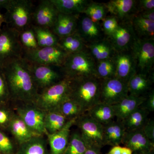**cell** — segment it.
Returning <instances> with one entry per match:
<instances>
[{
	"label": "cell",
	"mask_w": 154,
	"mask_h": 154,
	"mask_svg": "<svg viewBox=\"0 0 154 154\" xmlns=\"http://www.w3.org/2000/svg\"><path fill=\"white\" fill-rule=\"evenodd\" d=\"M11 101L34 103L38 96L29 63L23 57L12 61L3 69Z\"/></svg>",
	"instance_id": "6da1fadb"
},
{
	"label": "cell",
	"mask_w": 154,
	"mask_h": 154,
	"mask_svg": "<svg viewBox=\"0 0 154 154\" xmlns=\"http://www.w3.org/2000/svg\"><path fill=\"white\" fill-rule=\"evenodd\" d=\"M100 80L98 77L71 80L69 98L81 106L85 113L100 102Z\"/></svg>",
	"instance_id": "7a4b0ae2"
},
{
	"label": "cell",
	"mask_w": 154,
	"mask_h": 154,
	"mask_svg": "<svg viewBox=\"0 0 154 154\" xmlns=\"http://www.w3.org/2000/svg\"><path fill=\"white\" fill-rule=\"evenodd\" d=\"M61 69L64 78L71 80L98 77L96 61L86 49L68 54Z\"/></svg>",
	"instance_id": "3957f363"
},
{
	"label": "cell",
	"mask_w": 154,
	"mask_h": 154,
	"mask_svg": "<svg viewBox=\"0 0 154 154\" xmlns=\"http://www.w3.org/2000/svg\"><path fill=\"white\" fill-rule=\"evenodd\" d=\"M34 7L30 0H12L3 14L6 25L20 32L32 25Z\"/></svg>",
	"instance_id": "277c9868"
},
{
	"label": "cell",
	"mask_w": 154,
	"mask_h": 154,
	"mask_svg": "<svg viewBox=\"0 0 154 154\" xmlns=\"http://www.w3.org/2000/svg\"><path fill=\"white\" fill-rule=\"evenodd\" d=\"M71 80L64 78L56 84L38 93L34 104L45 112L55 110L69 98Z\"/></svg>",
	"instance_id": "5b68a950"
},
{
	"label": "cell",
	"mask_w": 154,
	"mask_h": 154,
	"mask_svg": "<svg viewBox=\"0 0 154 154\" xmlns=\"http://www.w3.org/2000/svg\"><path fill=\"white\" fill-rule=\"evenodd\" d=\"M19 32L7 25L0 30V68L3 69L14 60L22 57L23 48Z\"/></svg>",
	"instance_id": "8992f818"
},
{
	"label": "cell",
	"mask_w": 154,
	"mask_h": 154,
	"mask_svg": "<svg viewBox=\"0 0 154 154\" xmlns=\"http://www.w3.org/2000/svg\"><path fill=\"white\" fill-rule=\"evenodd\" d=\"M15 113L22 119L30 130L38 135H46L44 122L46 112L34 103L11 101Z\"/></svg>",
	"instance_id": "52a82bcc"
},
{
	"label": "cell",
	"mask_w": 154,
	"mask_h": 154,
	"mask_svg": "<svg viewBox=\"0 0 154 154\" xmlns=\"http://www.w3.org/2000/svg\"><path fill=\"white\" fill-rule=\"evenodd\" d=\"M68 54L58 45L23 50L22 57L30 63L62 66Z\"/></svg>",
	"instance_id": "ba28073f"
},
{
	"label": "cell",
	"mask_w": 154,
	"mask_h": 154,
	"mask_svg": "<svg viewBox=\"0 0 154 154\" xmlns=\"http://www.w3.org/2000/svg\"><path fill=\"white\" fill-rule=\"evenodd\" d=\"M74 125L78 127L83 139L88 147L102 148L105 146L103 125L95 121L87 113H84L76 119Z\"/></svg>",
	"instance_id": "9c48e42d"
},
{
	"label": "cell",
	"mask_w": 154,
	"mask_h": 154,
	"mask_svg": "<svg viewBox=\"0 0 154 154\" xmlns=\"http://www.w3.org/2000/svg\"><path fill=\"white\" fill-rule=\"evenodd\" d=\"M137 73H150L154 64V40L138 38L131 50Z\"/></svg>",
	"instance_id": "30bf717a"
},
{
	"label": "cell",
	"mask_w": 154,
	"mask_h": 154,
	"mask_svg": "<svg viewBox=\"0 0 154 154\" xmlns=\"http://www.w3.org/2000/svg\"><path fill=\"white\" fill-rule=\"evenodd\" d=\"M28 63L33 81L38 93L64 78L61 66L43 65L29 62Z\"/></svg>",
	"instance_id": "8fae6325"
},
{
	"label": "cell",
	"mask_w": 154,
	"mask_h": 154,
	"mask_svg": "<svg viewBox=\"0 0 154 154\" xmlns=\"http://www.w3.org/2000/svg\"><path fill=\"white\" fill-rule=\"evenodd\" d=\"M128 95V83L115 77L100 80V102L113 105Z\"/></svg>",
	"instance_id": "7c38bea8"
},
{
	"label": "cell",
	"mask_w": 154,
	"mask_h": 154,
	"mask_svg": "<svg viewBox=\"0 0 154 154\" xmlns=\"http://www.w3.org/2000/svg\"><path fill=\"white\" fill-rule=\"evenodd\" d=\"M117 29L108 36L110 42L116 52L130 51L137 38L134 30L131 21L119 22Z\"/></svg>",
	"instance_id": "4fadbf2b"
},
{
	"label": "cell",
	"mask_w": 154,
	"mask_h": 154,
	"mask_svg": "<svg viewBox=\"0 0 154 154\" xmlns=\"http://www.w3.org/2000/svg\"><path fill=\"white\" fill-rule=\"evenodd\" d=\"M59 14L51 0H42L33 10L32 25L51 30Z\"/></svg>",
	"instance_id": "5bb4252c"
},
{
	"label": "cell",
	"mask_w": 154,
	"mask_h": 154,
	"mask_svg": "<svg viewBox=\"0 0 154 154\" xmlns=\"http://www.w3.org/2000/svg\"><path fill=\"white\" fill-rule=\"evenodd\" d=\"M122 143L131 149L132 154H147L154 151V143L146 137L143 129L126 131Z\"/></svg>",
	"instance_id": "9a60e30c"
},
{
	"label": "cell",
	"mask_w": 154,
	"mask_h": 154,
	"mask_svg": "<svg viewBox=\"0 0 154 154\" xmlns=\"http://www.w3.org/2000/svg\"><path fill=\"white\" fill-rule=\"evenodd\" d=\"M113 58L115 64V78L128 82L131 78L137 73L131 51L116 52Z\"/></svg>",
	"instance_id": "2e32d148"
},
{
	"label": "cell",
	"mask_w": 154,
	"mask_h": 154,
	"mask_svg": "<svg viewBox=\"0 0 154 154\" xmlns=\"http://www.w3.org/2000/svg\"><path fill=\"white\" fill-rule=\"evenodd\" d=\"M137 1L134 0H111L104 5L107 12L119 22L131 21L137 13Z\"/></svg>",
	"instance_id": "e0dca14e"
},
{
	"label": "cell",
	"mask_w": 154,
	"mask_h": 154,
	"mask_svg": "<svg viewBox=\"0 0 154 154\" xmlns=\"http://www.w3.org/2000/svg\"><path fill=\"white\" fill-rule=\"evenodd\" d=\"M77 32L86 45L104 39V32L99 23L93 22L84 14L79 18Z\"/></svg>",
	"instance_id": "ac0fdd59"
},
{
	"label": "cell",
	"mask_w": 154,
	"mask_h": 154,
	"mask_svg": "<svg viewBox=\"0 0 154 154\" xmlns=\"http://www.w3.org/2000/svg\"><path fill=\"white\" fill-rule=\"evenodd\" d=\"M76 119L69 120L63 128L58 132L46 135L49 146V154L65 153L71 132V128L74 125Z\"/></svg>",
	"instance_id": "d6986e66"
},
{
	"label": "cell",
	"mask_w": 154,
	"mask_h": 154,
	"mask_svg": "<svg viewBox=\"0 0 154 154\" xmlns=\"http://www.w3.org/2000/svg\"><path fill=\"white\" fill-rule=\"evenodd\" d=\"M80 15L59 13L51 30L59 38L75 33Z\"/></svg>",
	"instance_id": "ffe728a7"
},
{
	"label": "cell",
	"mask_w": 154,
	"mask_h": 154,
	"mask_svg": "<svg viewBox=\"0 0 154 154\" xmlns=\"http://www.w3.org/2000/svg\"><path fill=\"white\" fill-rule=\"evenodd\" d=\"M150 73H136L128 82V95L135 96H145L151 91L154 77Z\"/></svg>",
	"instance_id": "44dd1931"
},
{
	"label": "cell",
	"mask_w": 154,
	"mask_h": 154,
	"mask_svg": "<svg viewBox=\"0 0 154 154\" xmlns=\"http://www.w3.org/2000/svg\"><path fill=\"white\" fill-rule=\"evenodd\" d=\"M146 96H135L128 95L118 103L112 105L116 120L123 121L131 113L140 107L146 100Z\"/></svg>",
	"instance_id": "7402d4cb"
},
{
	"label": "cell",
	"mask_w": 154,
	"mask_h": 154,
	"mask_svg": "<svg viewBox=\"0 0 154 154\" xmlns=\"http://www.w3.org/2000/svg\"><path fill=\"white\" fill-rule=\"evenodd\" d=\"M8 131L11 133L12 138L18 145L27 141L35 136L38 135L30 130L22 119L15 112L10 122Z\"/></svg>",
	"instance_id": "603a6c76"
},
{
	"label": "cell",
	"mask_w": 154,
	"mask_h": 154,
	"mask_svg": "<svg viewBox=\"0 0 154 154\" xmlns=\"http://www.w3.org/2000/svg\"><path fill=\"white\" fill-rule=\"evenodd\" d=\"M103 132L105 145L114 146L122 143L126 130L122 122L113 120L103 125Z\"/></svg>",
	"instance_id": "cb8c5ba5"
},
{
	"label": "cell",
	"mask_w": 154,
	"mask_h": 154,
	"mask_svg": "<svg viewBox=\"0 0 154 154\" xmlns=\"http://www.w3.org/2000/svg\"><path fill=\"white\" fill-rule=\"evenodd\" d=\"M45 136L36 135L18 146L15 154H49L47 138Z\"/></svg>",
	"instance_id": "d4e9b609"
},
{
	"label": "cell",
	"mask_w": 154,
	"mask_h": 154,
	"mask_svg": "<svg viewBox=\"0 0 154 154\" xmlns=\"http://www.w3.org/2000/svg\"><path fill=\"white\" fill-rule=\"evenodd\" d=\"M89 53L96 62L113 58L116 52L107 39H102L87 45Z\"/></svg>",
	"instance_id": "484cf974"
},
{
	"label": "cell",
	"mask_w": 154,
	"mask_h": 154,
	"mask_svg": "<svg viewBox=\"0 0 154 154\" xmlns=\"http://www.w3.org/2000/svg\"><path fill=\"white\" fill-rule=\"evenodd\" d=\"M88 115L104 125L111 122L115 117L112 105L99 102L88 111Z\"/></svg>",
	"instance_id": "4316f807"
},
{
	"label": "cell",
	"mask_w": 154,
	"mask_h": 154,
	"mask_svg": "<svg viewBox=\"0 0 154 154\" xmlns=\"http://www.w3.org/2000/svg\"><path fill=\"white\" fill-rule=\"evenodd\" d=\"M59 13L68 14H83L91 2L87 0H51Z\"/></svg>",
	"instance_id": "83f0119b"
},
{
	"label": "cell",
	"mask_w": 154,
	"mask_h": 154,
	"mask_svg": "<svg viewBox=\"0 0 154 154\" xmlns=\"http://www.w3.org/2000/svg\"><path fill=\"white\" fill-rule=\"evenodd\" d=\"M149 112L139 107L131 113L122 122L126 131H132L143 128L149 120L148 116Z\"/></svg>",
	"instance_id": "f1b7e54d"
},
{
	"label": "cell",
	"mask_w": 154,
	"mask_h": 154,
	"mask_svg": "<svg viewBox=\"0 0 154 154\" xmlns=\"http://www.w3.org/2000/svg\"><path fill=\"white\" fill-rule=\"evenodd\" d=\"M131 22L138 38L154 40V22L136 14L131 19Z\"/></svg>",
	"instance_id": "f546056e"
},
{
	"label": "cell",
	"mask_w": 154,
	"mask_h": 154,
	"mask_svg": "<svg viewBox=\"0 0 154 154\" xmlns=\"http://www.w3.org/2000/svg\"><path fill=\"white\" fill-rule=\"evenodd\" d=\"M58 45L68 54L80 52L86 50L87 45L77 33L59 38Z\"/></svg>",
	"instance_id": "4dcf8cb0"
},
{
	"label": "cell",
	"mask_w": 154,
	"mask_h": 154,
	"mask_svg": "<svg viewBox=\"0 0 154 154\" xmlns=\"http://www.w3.org/2000/svg\"><path fill=\"white\" fill-rule=\"evenodd\" d=\"M67 120L62 114L56 110L46 112L45 118V128L46 134L55 133L62 129Z\"/></svg>",
	"instance_id": "1f68e13d"
},
{
	"label": "cell",
	"mask_w": 154,
	"mask_h": 154,
	"mask_svg": "<svg viewBox=\"0 0 154 154\" xmlns=\"http://www.w3.org/2000/svg\"><path fill=\"white\" fill-rule=\"evenodd\" d=\"M38 47L57 46L59 38L48 28H42L32 25Z\"/></svg>",
	"instance_id": "d6a6232c"
},
{
	"label": "cell",
	"mask_w": 154,
	"mask_h": 154,
	"mask_svg": "<svg viewBox=\"0 0 154 154\" xmlns=\"http://www.w3.org/2000/svg\"><path fill=\"white\" fill-rule=\"evenodd\" d=\"M54 110L62 114L68 120L76 119L85 113L81 106L70 98L65 100Z\"/></svg>",
	"instance_id": "836d02e7"
},
{
	"label": "cell",
	"mask_w": 154,
	"mask_h": 154,
	"mask_svg": "<svg viewBox=\"0 0 154 154\" xmlns=\"http://www.w3.org/2000/svg\"><path fill=\"white\" fill-rule=\"evenodd\" d=\"M88 148L79 131H75L71 132L65 154H85Z\"/></svg>",
	"instance_id": "e575fe53"
},
{
	"label": "cell",
	"mask_w": 154,
	"mask_h": 154,
	"mask_svg": "<svg viewBox=\"0 0 154 154\" xmlns=\"http://www.w3.org/2000/svg\"><path fill=\"white\" fill-rule=\"evenodd\" d=\"M113 57L96 62V72L99 79H106L115 77V64Z\"/></svg>",
	"instance_id": "d590c367"
},
{
	"label": "cell",
	"mask_w": 154,
	"mask_h": 154,
	"mask_svg": "<svg viewBox=\"0 0 154 154\" xmlns=\"http://www.w3.org/2000/svg\"><path fill=\"white\" fill-rule=\"evenodd\" d=\"M107 11L104 4L91 2L86 8L83 14L93 22L99 23L106 17Z\"/></svg>",
	"instance_id": "8d00e7d4"
},
{
	"label": "cell",
	"mask_w": 154,
	"mask_h": 154,
	"mask_svg": "<svg viewBox=\"0 0 154 154\" xmlns=\"http://www.w3.org/2000/svg\"><path fill=\"white\" fill-rule=\"evenodd\" d=\"M19 38L23 50L31 51L39 48L32 25L19 32Z\"/></svg>",
	"instance_id": "74e56055"
},
{
	"label": "cell",
	"mask_w": 154,
	"mask_h": 154,
	"mask_svg": "<svg viewBox=\"0 0 154 154\" xmlns=\"http://www.w3.org/2000/svg\"><path fill=\"white\" fill-rule=\"evenodd\" d=\"M18 144L2 130L0 129V154H15Z\"/></svg>",
	"instance_id": "f35d334b"
},
{
	"label": "cell",
	"mask_w": 154,
	"mask_h": 154,
	"mask_svg": "<svg viewBox=\"0 0 154 154\" xmlns=\"http://www.w3.org/2000/svg\"><path fill=\"white\" fill-rule=\"evenodd\" d=\"M10 102L0 104V129L4 131H8L10 122L15 113L12 105H9Z\"/></svg>",
	"instance_id": "ab89813d"
},
{
	"label": "cell",
	"mask_w": 154,
	"mask_h": 154,
	"mask_svg": "<svg viewBox=\"0 0 154 154\" xmlns=\"http://www.w3.org/2000/svg\"><path fill=\"white\" fill-rule=\"evenodd\" d=\"M11 98L3 69L0 68V104L8 103Z\"/></svg>",
	"instance_id": "60d3db41"
},
{
	"label": "cell",
	"mask_w": 154,
	"mask_h": 154,
	"mask_svg": "<svg viewBox=\"0 0 154 154\" xmlns=\"http://www.w3.org/2000/svg\"><path fill=\"white\" fill-rule=\"evenodd\" d=\"M102 29L105 35L110 36L117 29L119 21L115 17H105L102 21Z\"/></svg>",
	"instance_id": "b9f144b4"
},
{
	"label": "cell",
	"mask_w": 154,
	"mask_h": 154,
	"mask_svg": "<svg viewBox=\"0 0 154 154\" xmlns=\"http://www.w3.org/2000/svg\"><path fill=\"white\" fill-rule=\"evenodd\" d=\"M140 107L147 110L148 112L154 111V91L152 90L147 95L146 100L140 106Z\"/></svg>",
	"instance_id": "7bdbcfd3"
},
{
	"label": "cell",
	"mask_w": 154,
	"mask_h": 154,
	"mask_svg": "<svg viewBox=\"0 0 154 154\" xmlns=\"http://www.w3.org/2000/svg\"><path fill=\"white\" fill-rule=\"evenodd\" d=\"M154 10V0H140L137 1V13L143 11Z\"/></svg>",
	"instance_id": "ee69618b"
},
{
	"label": "cell",
	"mask_w": 154,
	"mask_h": 154,
	"mask_svg": "<svg viewBox=\"0 0 154 154\" xmlns=\"http://www.w3.org/2000/svg\"><path fill=\"white\" fill-rule=\"evenodd\" d=\"M144 133L152 142L154 143V121L153 119H149L143 128Z\"/></svg>",
	"instance_id": "f6af8a7d"
},
{
	"label": "cell",
	"mask_w": 154,
	"mask_h": 154,
	"mask_svg": "<svg viewBox=\"0 0 154 154\" xmlns=\"http://www.w3.org/2000/svg\"><path fill=\"white\" fill-rule=\"evenodd\" d=\"M138 16L147 20L154 22V10L152 11H143L136 14Z\"/></svg>",
	"instance_id": "bcb514c9"
},
{
	"label": "cell",
	"mask_w": 154,
	"mask_h": 154,
	"mask_svg": "<svg viewBox=\"0 0 154 154\" xmlns=\"http://www.w3.org/2000/svg\"><path fill=\"white\" fill-rule=\"evenodd\" d=\"M85 154H102L101 149L95 147H88Z\"/></svg>",
	"instance_id": "7dc6e473"
},
{
	"label": "cell",
	"mask_w": 154,
	"mask_h": 154,
	"mask_svg": "<svg viewBox=\"0 0 154 154\" xmlns=\"http://www.w3.org/2000/svg\"><path fill=\"white\" fill-rule=\"evenodd\" d=\"M122 150V147L120 146H114L106 154H121Z\"/></svg>",
	"instance_id": "c3c4849f"
},
{
	"label": "cell",
	"mask_w": 154,
	"mask_h": 154,
	"mask_svg": "<svg viewBox=\"0 0 154 154\" xmlns=\"http://www.w3.org/2000/svg\"><path fill=\"white\" fill-rule=\"evenodd\" d=\"M12 0H0V9H6L10 5Z\"/></svg>",
	"instance_id": "681fc988"
},
{
	"label": "cell",
	"mask_w": 154,
	"mask_h": 154,
	"mask_svg": "<svg viewBox=\"0 0 154 154\" xmlns=\"http://www.w3.org/2000/svg\"><path fill=\"white\" fill-rule=\"evenodd\" d=\"M121 154H132V151L127 147H122Z\"/></svg>",
	"instance_id": "f907efd6"
},
{
	"label": "cell",
	"mask_w": 154,
	"mask_h": 154,
	"mask_svg": "<svg viewBox=\"0 0 154 154\" xmlns=\"http://www.w3.org/2000/svg\"><path fill=\"white\" fill-rule=\"evenodd\" d=\"M3 23H5L4 17H3V14H1V12H0V30H1V26H2Z\"/></svg>",
	"instance_id": "816d5d0a"
},
{
	"label": "cell",
	"mask_w": 154,
	"mask_h": 154,
	"mask_svg": "<svg viewBox=\"0 0 154 154\" xmlns=\"http://www.w3.org/2000/svg\"><path fill=\"white\" fill-rule=\"evenodd\" d=\"M147 154H154V151H152L151 152H150L149 153Z\"/></svg>",
	"instance_id": "f5cc1de1"
},
{
	"label": "cell",
	"mask_w": 154,
	"mask_h": 154,
	"mask_svg": "<svg viewBox=\"0 0 154 154\" xmlns=\"http://www.w3.org/2000/svg\"></svg>",
	"instance_id": "db71d44e"
}]
</instances>
